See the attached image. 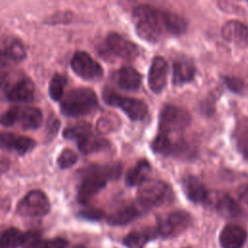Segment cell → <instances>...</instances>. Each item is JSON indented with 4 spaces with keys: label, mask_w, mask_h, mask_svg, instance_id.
Segmentation results:
<instances>
[{
    "label": "cell",
    "mask_w": 248,
    "mask_h": 248,
    "mask_svg": "<svg viewBox=\"0 0 248 248\" xmlns=\"http://www.w3.org/2000/svg\"><path fill=\"white\" fill-rule=\"evenodd\" d=\"M133 18L138 35L150 43L157 42L165 35H180L187 29V22L182 16L146 4L134 9Z\"/></svg>",
    "instance_id": "cell-1"
},
{
    "label": "cell",
    "mask_w": 248,
    "mask_h": 248,
    "mask_svg": "<svg viewBox=\"0 0 248 248\" xmlns=\"http://www.w3.org/2000/svg\"><path fill=\"white\" fill-rule=\"evenodd\" d=\"M120 174L121 166L119 164L91 166L84 170L83 177L78 191V201L82 204H86L106 187L108 180L116 179Z\"/></svg>",
    "instance_id": "cell-2"
},
{
    "label": "cell",
    "mask_w": 248,
    "mask_h": 248,
    "mask_svg": "<svg viewBox=\"0 0 248 248\" xmlns=\"http://www.w3.org/2000/svg\"><path fill=\"white\" fill-rule=\"evenodd\" d=\"M98 107V99L90 88L78 87L67 92L61 102V112L66 116L78 117L93 112Z\"/></svg>",
    "instance_id": "cell-3"
},
{
    "label": "cell",
    "mask_w": 248,
    "mask_h": 248,
    "mask_svg": "<svg viewBox=\"0 0 248 248\" xmlns=\"http://www.w3.org/2000/svg\"><path fill=\"white\" fill-rule=\"evenodd\" d=\"M138 199L144 208L157 207L170 203L173 200V193L166 182L148 178L139 185Z\"/></svg>",
    "instance_id": "cell-4"
},
{
    "label": "cell",
    "mask_w": 248,
    "mask_h": 248,
    "mask_svg": "<svg viewBox=\"0 0 248 248\" xmlns=\"http://www.w3.org/2000/svg\"><path fill=\"white\" fill-rule=\"evenodd\" d=\"M43 113L35 107H14L0 116V124L6 127L18 126L23 130H34L41 126Z\"/></svg>",
    "instance_id": "cell-5"
},
{
    "label": "cell",
    "mask_w": 248,
    "mask_h": 248,
    "mask_svg": "<svg viewBox=\"0 0 248 248\" xmlns=\"http://www.w3.org/2000/svg\"><path fill=\"white\" fill-rule=\"evenodd\" d=\"M4 96L11 102H28L35 93L34 82L21 74H7L1 87Z\"/></svg>",
    "instance_id": "cell-6"
},
{
    "label": "cell",
    "mask_w": 248,
    "mask_h": 248,
    "mask_svg": "<svg viewBox=\"0 0 248 248\" xmlns=\"http://www.w3.org/2000/svg\"><path fill=\"white\" fill-rule=\"evenodd\" d=\"M103 99L108 105L120 108L123 112L134 121L143 120L148 113L146 104L140 99L122 96L108 89L104 90Z\"/></svg>",
    "instance_id": "cell-7"
},
{
    "label": "cell",
    "mask_w": 248,
    "mask_h": 248,
    "mask_svg": "<svg viewBox=\"0 0 248 248\" xmlns=\"http://www.w3.org/2000/svg\"><path fill=\"white\" fill-rule=\"evenodd\" d=\"M192 223L191 215L184 210H174L157 218L155 228L158 235L164 237L176 236L183 232Z\"/></svg>",
    "instance_id": "cell-8"
},
{
    "label": "cell",
    "mask_w": 248,
    "mask_h": 248,
    "mask_svg": "<svg viewBox=\"0 0 248 248\" xmlns=\"http://www.w3.org/2000/svg\"><path fill=\"white\" fill-rule=\"evenodd\" d=\"M190 114L176 106H166L159 116L160 133L172 134L183 131L190 123Z\"/></svg>",
    "instance_id": "cell-9"
},
{
    "label": "cell",
    "mask_w": 248,
    "mask_h": 248,
    "mask_svg": "<svg viewBox=\"0 0 248 248\" xmlns=\"http://www.w3.org/2000/svg\"><path fill=\"white\" fill-rule=\"evenodd\" d=\"M50 203L47 196L41 190L28 192L17 203L16 212L21 216L40 217L48 213Z\"/></svg>",
    "instance_id": "cell-10"
},
{
    "label": "cell",
    "mask_w": 248,
    "mask_h": 248,
    "mask_svg": "<svg viewBox=\"0 0 248 248\" xmlns=\"http://www.w3.org/2000/svg\"><path fill=\"white\" fill-rule=\"evenodd\" d=\"M71 67L78 77L86 80L99 79L104 74L102 66L85 51H77L74 54Z\"/></svg>",
    "instance_id": "cell-11"
},
{
    "label": "cell",
    "mask_w": 248,
    "mask_h": 248,
    "mask_svg": "<svg viewBox=\"0 0 248 248\" xmlns=\"http://www.w3.org/2000/svg\"><path fill=\"white\" fill-rule=\"evenodd\" d=\"M108 50L114 56L126 61H132L139 55V47L133 42L125 39L117 33H109L106 38Z\"/></svg>",
    "instance_id": "cell-12"
},
{
    "label": "cell",
    "mask_w": 248,
    "mask_h": 248,
    "mask_svg": "<svg viewBox=\"0 0 248 248\" xmlns=\"http://www.w3.org/2000/svg\"><path fill=\"white\" fill-rule=\"evenodd\" d=\"M225 218H237L242 210L239 204L229 195L222 193H209L205 202Z\"/></svg>",
    "instance_id": "cell-13"
},
{
    "label": "cell",
    "mask_w": 248,
    "mask_h": 248,
    "mask_svg": "<svg viewBox=\"0 0 248 248\" xmlns=\"http://www.w3.org/2000/svg\"><path fill=\"white\" fill-rule=\"evenodd\" d=\"M168 77V63L162 56L153 58L149 71L147 82L150 90L156 94L160 93L166 86Z\"/></svg>",
    "instance_id": "cell-14"
},
{
    "label": "cell",
    "mask_w": 248,
    "mask_h": 248,
    "mask_svg": "<svg viewBox=\"0 0 248 248\" xmlns=\"http://www.w3.org/2000/svg\"><path fill=\"white\" fill-rule=\"evenodd\" d=\"M0 145L19 155H24L35 147L36 141L26 136L5 132L0 133Z\"/></svg>",
    "instance_id": "cell-15"
},
{
    "label": "cell",
    "mask_w": 248,
    "mask_h": 248,
    "mask_svg": "<svg viewBox=\"0 0 248 248\" xmlns=\"http://www.w3.org/2000/svg\"><path fill=\"white\" fill-rule=\"evenodd\" d=\"M247 239V232L241 226L228 224L222 230L219 242L222 248H242Z\"/></svg>",
    "instance_id": "cell-16"
},
{
    "label": "cell",
    "mask_w": 248,
    "mask_h": 248,
    "mask_svg": "<svg viewBox=\"0 0 248 248\" xmlns=\"http://www.w3.org/2000/svg\"><path fill=\"white\" fill-rule=\"evenodd\" d=\"M182 189L187 199L193 202H205L209 195V192L202 181L192 174L183 176Z\"/></svg>",
    "instance_id": "cell-17"
},
{
    "label": "cell",
    "mask_w": 248,
    "mask_h": 248,
    "mask_svg": "<svg viewBox=\"0 0 248 248\" xmlns=\"http://www.w3.org/2000/svg\"><path fill=\"white\" fill-rule=\"evenodd\" d=\"M221 35L228 42L246 45L248 27L238 20H229L222 26Z\"/></svg>",
    "instance_id": "cell-18"
},
{
    "label": "cell",
    "mask_w": 248,
    "mask_h": 248,
    "mask_svg": "<svg viewBox=\"0 0 248 248\" xmlns=\"http://www.w3.org/2000/svg\"><path fill=\"white\" fill-rule=\"evenodd\" d=\"M26 56L25 48L21 42L14 40L0 48V65L3 67L19 63Z\"/></svg>",
    "instance_id": "cell-19"
},
{
    "label": "cell",
    "mask_w": 248,
    "mask_h": 248,
    "mask_svg": "<svg viewBox=\"0 0 248 248\" xmlns=\"http://www.w3.org/2000/svg\"><path fill=\"white\" fill-rule=\"evenodd\" d=\"M115 80L117 85L127 91L137 90L141 83L140 74L130 66H124L118 70L115 75Z\"/></svg>",
    "instance_id": "cell-20"
},
{
    "label": "cell",
    "mask_w": 248,
    "mask_h": 248,
    "mask_svg": "<svg viewBox=\"0 0 248 248\" xmlns=\"http://www.w3.org/2000/svg\"><path fill=\"white\" fill-rule=\"evenodd\" d=\"M140 214V210L136 204H123L120 207L116 208L114 211H112L107 217V221L108 224L113 226H122L132 222L133 220L138 218Z\"/></svg>",
    "instance_id": "cell-21"
},
{
    "label": "cell",
    "mask_w": 248,
    "mask_h": 248,
    "mask_svg": "<svg viewBox=\"0 0 248 248\" xmlns=\"http://www.w3.org/2000/svg\"><path fill=\"white\" fill-rule=\"evenodd\" d=\"M158 235L155 229L142 228L134 230L126 234L122 243L127 248H143L147 242L152 240Z\"/></svg>",
    "instance_id": "cell-22"
},
{
    "label": "cell",
    "mask_w": 248,
    "mask_h": 248,
    "mask_svg": "<svg viewBox=\"0 0 248 248\" xmlns=\"http://www.w3.org/2000/svg\"><path fill=\"white\" fill-rule=\"evenodd\" d=\"M151 172V166L145 159L139 160L127 172L125 184L129 187L140 185L143 181L148 179Z\"/></svg>",
    "instance_id": "cell-23"
},
{
    "label": "cell",
    "mask_w": 248,
    "mask_h": 248,
    "mask_svg": "<svg viewBox=\"0 0 248 248\" xmlns=\"http://www.w3.org/2000/svg\"><path fill=\"white\" fill-rule=\"evenodd\" d=\"M151 148L155 153L167 156L182 151L186 148V145L183 142H172L167 134L159 133L153 140Z\"/></svg>",
    "instance_id": "cell-24"
},
{
    "label": "cell",
    "mask_w": 248,
    "mask_h": 248,
    "mask_svg": "<svg viewBox=\"0 0 248 248\" xmlns=\"http://www.w3.org/2000/svg\"><path fill=\"white\" fill-rule=\"evenodd\" d=\"M78 149L83 154H91L109 148L110 143L104 138L97 137L91 133L77 140Z\"/></svg>",
    "instance_id": "cell-25"
},
{
    "label": "cell",
    "mask_w": 248,
    "mask_h": 248,
    "mask_svg": "<svg viewBox=\"0 0 248 248\" xmlns=\"http://www.w3.org/2000/svg\"><path fill=\"white\" fill-rule=\"evenodd\" d=\"M196 75V68L189 62H175L172 66V83L184 84L191 81Z\"/></svg>",
    "instance_id": "cell-26"
},
{
    "label": "cell",
    "mask_w": 248,
    "mask_h": 248,
    "mask_svg": "<svg viewBox=\"0 0 248 248\" xmlns=\"http://www.w3.org/2000/svg\"><path fill=\"white\" fill-rule=\"evenodd\" d=\"M22 234L16 228L6 230L0 236V248H18L21 245Z\"/></svg>",
    "instance_id": "cell-27"
},
{
    "label": "cell",
    "mask_w": 248,
    "mask_h": 248,
    "mask_svg": "<svg viewBox=\"0 0 248 248\" xmlns=\"http://www.w3.org/2000/svg\"><path fill=\"white\" fill-rule=\"evenodd\" d=\"M66 84H67V78L65 76L61 74H55L52 77L48 86V94L53 101L58 102L63 98L64 88Z\"/></svg>",
    "instance_id": "cell-28"
},
{
    "label": "cell",
    "mask_w": 248,
    "mask_h": 248,
    "mask_svg": "<svg viewBox=\"0 0 248 248\" xmlns=\"http://www.w3.org/2000/svg\"><path fill=\"white\" fill-rule=\"evenodd\" d=\"M89 133H91L90 124L87 122H79L64 129L63 137L65 139L78 140Z\"/></svg>",
    "instance_id": "cell-29"
},
{
    "label": "cell",
    "mask_w": 248,
    "mask_h": 248,
    "mask_svg": "<svg viewBox=\"0 0 248 248\" xmlns=\"http://www.w3.org/2000/svg\"><path fill=\"white\" fill-rule=\"evenodd\" d=\"M78 159V156L74 150L66 148L58 156L57 164L60 169L65 170L73 167L77 163Z\"/></svg>",
    "instance_id": "cell-30"
},
{
    "label": "cell",
    "mask_w": 248,
    "mask_h": 248,
    "mask_svg": "<svg viewBox=\"0 0 248 248\" xmlns=\"http://www.w3.org/2000/svg\"><path fill=\"white\" fill-rule=\"evenodd\" d=\"M41 233L38 231H28L22 234L21 248H34L40 241Z\"/></svg>",
    "instance_id": "cell-31"
},
{
    "label": "cell",
    "mask_w": 248,
    "mask_h": 248,
    "mask_svg": "<svg viewBox=\"0 0 248 248\" xmlns=\"http://www.w3.org/2000/svg\"><path fill=\"white\" fill-rule=\"evenodd\" d=\"M68 241L61 237L41 240L34 248H67Z\"/></svg>",
    "instance_id": "cell-32"
},
{
    "label": "cell",
    "mask_w": 248,
    "mask_h": 248,
    "mask_svg": "<svg viewBox=\"0 0 248 248\" xmlns=\"http://www.w3.org/2000/svg\"><path fill=\"white\" fill-rule=\"evenodd\" d=\"M79 215L86 220L97 221L102 219L105 216V213L99 208H87V209L81 210L79 212Z\"/></svg>",
    "instance_id": "cell-33"
},
{
    "label": "cell",
    "mask_w": 248,
    "mask_h": 248,
    "mask_svg": "<svg viewBox=\"0 0 248 248\" xmlns=\"http://www.w3.org/2000/svg\"><path fill=\"white\" fill-rule=\"evenodd\" d=\"M225 83L226 85L233 92H241L243 88V82L241 79L232 77H226L225 78Z\"/></svg>",
    "instance_id": "cell-34"
},
{
    "label": "cell",
    "mask_w": 248,
    "mask_h": 248,
    "mask_svg": "<svg viewBox=\"0 0 248 248\" xmlns=\"http://www.w3.org/2000/svg\"><path fill=\"white\" fill-rule=\"evenodd\" d=\"M97 130L100 133H108L113 130V122L108 117H102L97 123Z\"/></svg>",
    "instance_id": "cell-35"
},
{
    "label": "cell",
    "mask_w": 248,
    "mask_h": 248,
    "mask_svg": "<svg viewBox=\"0 0 248 248\" xmlns=\"http://www.w3.org/2000/svg\"><path fill=\"white\" fill-rule=\"evenodd\" d=\"M237 141L238 146L242 149L243 154L248 156V134L246 133V130L241 133V136H239Z\"/></svg>",
    "instance_id": "cell-36"
},
{
    "label": "cell",
    "mask_w": 248,
    "mask_h": 248,
    "mask_svg": "<svg viewBox=\"0 0 248 248\" xmlns=\"http://www.w3.org/2000/svg\"><path fill=\"white\" fill-rule=\"evenodd\" d=\"M236 195L242 202L248 205V184H243L239 186L236 190Z\"/></svg>",
    "instance_id": "cell-37"
},
{
    "label": "cell",
    "mask_w": 248,
    "mask_h": 248,
    "mask_svg": "<svg viewBox=\"0 0 248 248\" xmlns=\"http://www.w3.org/2000/svg\"><path fill=\"white\" fill-rule=\"evenodd\" d=\"M11 166V161L10 159L0 151V175L7 172L8 170L10 169Z\"/></svg>",
    "instance_id": "cell-38"
},
{
    "label": "cell",
    "mask_w": 248,
    "mask_h": 248,
    "mask_svg": "<svg viewBox=\"0 0 248 248\" xmlns=\"http://www.w3.org/2000/svg\"><path fill=\"white\" fill-rule=\"evenodd\" d=\"M4 68H5V67H3V66L0 65V87H1V85H2V83H3V81H4L5 78H6V76H7V74H8V73L4 70Z\"/></svg>",
    "instance_id": "cell-39"
},
{
    "label": "cell",
    "mask_w": 248,
    "mask_h": 248,
    "mask_svg": "<svg viewBox=\"0 0 248 248\" xmlns=\"http://www.w3.org/2000/svg\"><path fill=\"white\" fill-rule=\"evenodd\" d=\"M73 248H85L83 245H76V246H74Z\"/></svg>",
    "instance_id": "cell-40"
},
{
    "label": "cell",
    "mask_w": 248,
    "mask_h": 248,
    "mask_svg": "<svg viewBox=\"0 0 248 248\" xmlns=\"http://www.w3.org/2000/svg\"><path fill=\"white\" fill-rule=\"evenodd\" d=\"M245 46H248V40H247V42H246V45Z\"/></svg>",
    "instance_id": "cell-41"
},
{
    "label": "cell",
    "mask_w": 248,
    "mask_h": 248,
    "mask_svg": "<svg viewBox=\"0 0 248 248\" xmlns=\"http://www.w3.org/2000/svg\"><path fill=\"white\" fill-rule=\"evenodd\" d=\"M185 248H190V247H185Z\"/></svg>",
    "instance_id": "cell-42"
}]
</instances>
